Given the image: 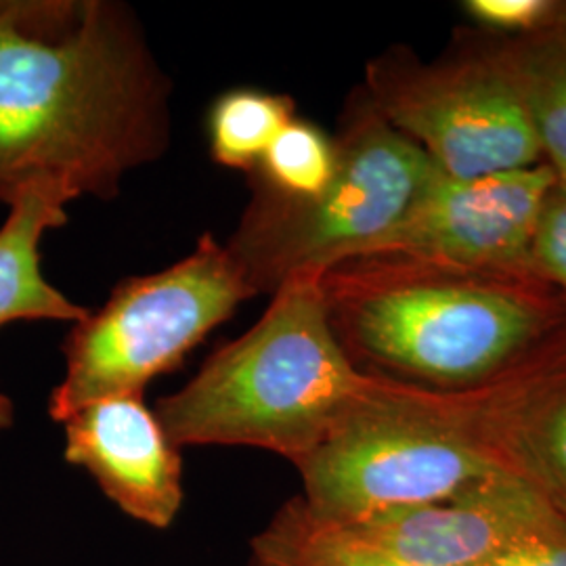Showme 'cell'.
<instances>
[{
	"label": "cell",
	"mask_w": 566,
	"mask_h": 566,
	"mask_svg": "<svg viewBox=\"0 0 566 566\" xmlns=\"http://www.w3.org/2000/svg\"><path fill=\"white\" fill-rule=\"evenodd\" d=\"M168 97L126 4L0 2V206L32 187L114 198L168 147Z\"/></svg>",
	"instance_id": "6da1fadb"
},
{
	"label": "cell",
	"mask_w": 566,
	"mask_h": 566,
	"mask_svg": "<svg viewBox=\"0 0 566 566\" xmlns=\"http://www.w3.org/2000/svg\"><path fill=\"white\" fill-rule=\"evenodd\" d=\"M556 179L566 185V34L542 32L504 49Z\"/></svg>",
	"instance_id": "5bb4252c"
},
{
	"label": "cell",
	"mask_w": 566,
	"mask_h": 566,
	"mask_svg": "<svg viewBox=\"0 0 566 566\" xmlns=\"http://www.w3.org/2000/svg\"><path fill=\"white\" fill-rule=\"evenodd\" d=\"M365 93L447 177L479 179L544 163L504 51L437 65L386 55L369 65Z\"/></svg>",
	"instance_id": "52a82bcc"
},
{
	"label": "cell",
	"mask_w": 566,
	"mask_h": 566,
	"mask_svg": "<svg viewBox=\"0 0 566 566\" xmlns=\"http://www.w3.org/2000/svg\"><path fill=\"white\" fill-rule=\"evenodd\" d=\"M558 2L554 0H465L464 11L479 25L535 36L547 32Z\"/></svg>",
	"instance_id": "e0dca14e"
},
{
	"label": "cell",
	"mask_w": 566,
	"mask_h": 566,
	"mask_svg": "<svg viewBox=\"0 0 566 566\" xmlns=\"http://www.w3.org/2000/svg\"><path fill=\"white\" fill-rule=\"evenodd\" d=\"M500 424L510 464L566 518V357L526 376L507 399Z\"/></svg>",
	"instance_id": "7c38bea8"
},
{
	"label": "cell",
	"mask_w": 566,
	"mask_h": 566,
	"mask_svg": "<svg viewBox=\"0 0 566 566\" xmlns=\"http://www.w3.org/2000/svg\"><path fill=\"white\" fill-rule=\"evenodd\" d=\"M67 193L55 187H32L9 203L0 227V327L11 322L78 324L88 308L72 303L41 271V242L46 231L67 223Z\"/></svg>",
	"instance_id": "8fae6325"
},
{
	"label": "cell",
	"mask_w": 566,
	"mask_h": 566,
	"mask_svg": "<svg viewBox=\"0 0 566 566\" xmlns=\"http://www.w3.org/2000/svg\"><path fill=\"white\" fill-rule=\"evenodd\" d=\"M296 470L304 506L343 526L441 504L518 472L495 441L489 388L439 392L385 376Z\"/></svg>",
	"instance_id": "277c9868"
},
{
	"label": "cell",
	"mask_w": 566,
	"mask_h": 566,
	"mask_svg": "<svg viewBox=\"0 0 566 566\" xmlns=\"http://www.w3.org/2000/svg\"><path fill=\"white\" fill-rule=\"evenodd\" d=\"M563 521L523 474L504 472L441 504L390 512L346 528L411 565L486 566L528 533Z\"/></svg>",
	"instance_id": "9c48e42d"
},
{
	"label": "cell",
	"mask_w": 566,
	"mask_h": 566,
	"mask_svg": "<svg viewBox=\"0 0 566 566\" xmlns=\"http://www.w3.org/2000/svg\"><path fill=\"white\" fill-rule=\"evenodd\" d=\"M547 32H558V34H566V2H558L556 13L552 18V25Z\"/></svg>",
	"instance_id": "ffe728a7"
},
{
	"label": "cell",
	"mask_w": 566,
	"mask_h": 566,
	"mask_svg": "<svg viewBox=\"0 0 566 566\" xmlns=\"http://www.w3.org/2000/svg\"><path fill=\"white\" fill-rule=\"evenodd\" d=\"M248 298L252 292L210 231L179 263L118 283L107 303L65 336V371L49 399L51 418L65 422L93 401L143 397Z\"/></svg>",
	"instance_id": "8992f818"
},
{
	"label": "cell",
	"mask_w": 566,
	"mask_h": 566,
	"mask_svg": "<svg viewBox=\"0 0 566 566\" xmlns=\"http://www.w3.org/2000/svg\"><path fill=\"white\" fill-rule=\"evenodd\" d=\"M11 424H13V405L4 395H0V432H4Z\"/></svg>",
	"instance_id": "d6986e66"
},
{
	"label": "cell",
	"mask_w": 566,
	"mask_h": 566,
	"mask_svg": "<svg viewBox=\"0 0 566 566\" xmlns=\"http://www.w3.org/2000/svg\"><path fill=\"white\" fill-rule=\"evenodd\" d=\"M486 566H566V521L528 533Z\"/></svg>",
	"instance_id": "ac0fdd59"
},
{
	"label": "cell",
	"mask_w": 566,
	"mask_h": 566,
	"mask_svg": "<svg viewBox=\"0 0 566 566\" xmlns=\"http://www.w3.org/2000/svg\"><path fill=\"white\" fill-rule=\"evenodd\" d=\"M292 118H296V105L287 95L259 88L227 91L208 114L212 160L252 175L266 147Z\"/></svg>",
	"instance_id": "9a60e30c"
},
{
	"label": "cell",
	"mask_w": 566,
	"mask_h": 566,
	"mask_svg": "<svg viewBox=\"0 0 566 566\" xmlns=\"http://www.w3.org/2000/svg\"><path fill=\"white\" fill-rule=\"evenodd\" d=\"M329 324L353 364L439 392L497 385L566 324V294L537 271L451 269L359 256L322 275Z\"/></svg>",
	"instance_id": "7a4b0ae2"
},
{
	"label": "cell",
	"mask_w": 566,
	"mask_h": 566,
	"mask_svg": "<svg viewBox=\"0 0 566 566\" xmlns=\"http://www.w3.org/2000/svg\"><path fill=\"white\" fill-rule=\"evenodd\" d=\"M556 185L546 163L479 179L439 172L403 221L361 256H403L451 269L535 271L533 243Z\"/></svg>",
	"instance_id": "ba28073f"
},
{
	"label": "cell",
	"mask_w": 566,
	"mask_h": 566,
	"mask_svg": "<svg viewBox=\"0 0 566 566\" xmlns=\"http://www.w3.org/2000/svg\"><path fill=\"white\" fill-rule=\"evenodd\" d=\"M376 385L378 376L353 364L329 324L322 275L304 273L154 411L179 449L252 447L296 465Z\"/></svg>",
	"instance_id": "3957f363"
},
{
	"label": "cell",
	"mask_w": 566,
	"mask_h": 566,
	"mask_svg": "<svg viewBox=\"0 0 566 566\" xmlns=\"http://www.w3.org/2000/svg\"><path fill=\"white\" fill-rule=\"evenodd\" d=\"M63 455L86 470L105 497L142 525L164 531L181 514V449L143 397L84 405L65 422Z\"/></svg>",
	"instance_id": "30bf717a"
},
{
	"label": "cell",
	"mask_w": 566,
	"mask_h": 566,
	"mask_svg": "<svg viewBox=\"0 0 566 566\" xmlns=\"http://www.w3.org/2000/svg\"><path fill=\"white\" fill-rule=\"evenodd\" d=\"M334 142L336 172L317 198L285 202L254 189L224 243L252 296H273L296 275H324L361 256L403 221L441 172L420 145L378 114L367 93L348 107Z\"/></svg>",
	"instance_id": "5b68a950"
},
{
	"label": "cell",
	"mask_w": 566,
	"mask_h": 566,
	"mask_svg": "<svg viewBox=\"0 0 566 566\" xmlns=\"http://www.w3.org/2000/svg\"><path fill=\"white\" fill-rule=\"evenodd\" d=\"M336 142L311 122L292 118L266 147L254 172L252 189L285 202L317 198L334 179Z\"/></svg>",
	"instance_id": "2e32d148"
},
{
	"label": "cell",
	"mask_w": 566,
	"mask_h": 566,
	"mask_svg": "<svg viewBox=\"0 0 566 566\" xmlns=\"http://www.w3.org/2000/svg\"><path fill=\"white\" fill-rule=\"evenodd\" d=\"M252 566H420L371 546L346 526L327 523L301 497L283 504L250 546Z\"/></svg>",
	"instance_id": "4fadbf2b"
},
{
	"label": "cell",
	"mask_w": 566,
	"mask_h": 566,
	"mask_svg": "<svg viewBox=\"0 0 566 566\" xmlns=\"http://www.w3.org/2000/svg\"><path fill=\"white\" fill-rule=\"evenodd\" d=\"M248 566H252V565H248Z\"/></svg>",
	"instance_id": "44dd1931"
}]
</instances>
